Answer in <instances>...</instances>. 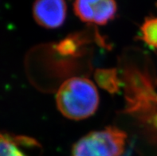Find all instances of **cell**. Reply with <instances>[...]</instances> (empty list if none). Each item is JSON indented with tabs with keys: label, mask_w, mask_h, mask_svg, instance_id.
I'll return each mask as SVG.
<instances>
[{
	"label": "cell",
	"mask_w": 157,
	"mask_h": 156,
	"mask_svg": "<svg viewBox=\"0 0 157 156\" xmlns=\"http://www.w3.org/2000/svg\"><path fill=\"white\" fill-rule=\"evenodd\" d=\"M140 38L147 46L157 49V17L144 20L140 26Z\"/></svg>",
	"instance_id": "6"
},
{
	"label": "cell",
	"mask_w": 157,
	"mask_h": 156,
	"mask_svg": "<svg viewBox=\"0 0 157 156\" xmlns=\"http://www.w3.org/2000/svg\"><path fill=\"white\" fill-rule=\"evenodd\" d=\"M98 85L111 93H117L120 89V80L115 69H98L95 73Z\"/></svg>",
	"instance_id": "5"
},
{
	"label": "cell",
	"mask_w": 157,
	"mask_h": 156,
	"mask_svg": "<svg viewBox=\"0 0 157 156\" xmlns=\"http://www.w3.org/2000/svg\"><path fill=\"white\" fill-rule=\"evenodd\" d=\"M0 156H26L18 146L14 139L0 134Z\"/></svg>",
	"instance_id": "7"
},
{
	"label": "cell",
	"mask_w": 157,
	"mask_h": 156,
	"mask_svg": "<svg viewBox=\"0 0 157 156\" xmlns=\"http://www.w3.org/2000/svg\"><path fill=\"white\" fill-rule=\"evenodd\" d=\"M127 135L116 127L94 131L76 142L71 156H121Z\"/></svg>",
	"instance_id": "2"
},
{
	"label": "cell",
	"mask_w": 157,
	"mask_h": 156,
	"mask_svg": "<svg viewBox=\"0 0 157 156\" xmlns=\"http://www.w3.org/2000/svg\"><path fill=\"white\" fill-rule=\"evenodd\" d=\"M67 6L65 0H35L33 16L36 22L46 29H57L66 18Z\"/></svg>",
	"instance_id": "4"
},
{
	"label": "cell",
	"mask_w": 157,
	"mask_h": 156,
	"mask_svg": "<svg viewBox=\"0 0 157 156\" xmlns=\"http://www.w3.org/2000/svg\"><path fill=\"white\" fill-rule=\"evenodd\" d=\"M99 93L95 85L85 77H72L63 82L56 96L60 112L66 118L81 120L96 112L99 105Z\"/></svg>",
	"instance_id": "1"
},
{
	"label": "cell",
	"mask_w": 157,
	"mask_h": 156,
	"mask_svg": "<svg viewBox=\"0 0 157 156\" xmlns=\"http://www.w3.org/2000/svg\"><path fill=\"white\" fill-rule=\"evenodd\" d=\"M115 0H75L74 10L82 22L106 25L117 14Z\"/></svg>",
	"instance_id": "3"
}]
</instances>
